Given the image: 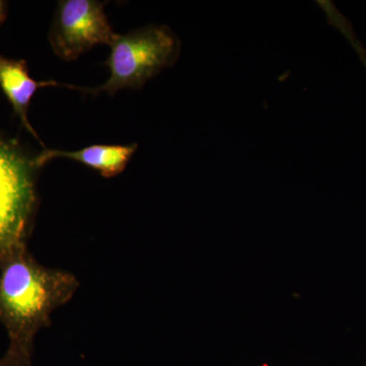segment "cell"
Here are the masks:
<instances>
[{
    "mask_svg": "<svg viewBox=\"0 0 366 366\" xmlns=\"http://www.w3.org/2000/svg\"><path fill=\"white\" fill-rule=\"evenodd\" d=\"M57 81H37L29 74L25 60L7 59L0 54V88L6 96L21 124L36 139L37 132L29 122L28 110L36 92L44 86H56Z\"/></svg>",
    "mask_w": 366,
    "mask_h": 366,
    "instance_id": "obj_5",
    "label": "cell"
},
{
    "mask_svg": "<svg viewBox=\"0 0 366 366\" xmlns=\"http://www.w3.org/2000/svg\"><path fill=\"white\" fill-rule=\"evenodd\" d=\"M40 168L14 142L0 137V259L25 242L36 207L35 175Z\"/></svg>",
    "mask_w": 366,
    "mask_h": 366,
    "instance_id": "obj_3",
    "label": "cell"
},
{
    "mask_svg": "<svg viewBox=\"0 0 366 366\" xmlns=\"http://www.w3.org/2000/svg\"><path fill=\"white\" fill-rule=\"evenodd\" d=\"M6 18V2L0 0V25L4 23Z\"/></svg>",
    "mask_w": 366,
    "mask_h": 366,
    "instance_id": "obj_8",
    "label": "cell"
},
{
    "mask_svg": "<svg viewBox=\"0 0 366 366\" xmlns=\"http://www.w3.org/2000/svg\"><path fill=\"white\" fill-rule=\"evenodd\" d=\"M105 2L96 0L60 1L49 33L57 56L66 61L79 59L98 44L109 45L117 37L104 11Z\"/></svg>",
    "mask_w": 366,
    "mask_h": 366,
    "instance_id": "obj_4",
    "label": "cell"
},
{
    "mask_svg": "<svg viewBox=\"0 0 366 366\" xmlns=\"http://www.w3.org/2000/svg\"><path fill=\"white\" fill-rule=\"evenodd\" d=\"M137 144H94L78 151L45 150L36 156L38 165L42 167L52 159L66 158L98 171L103 177L110 178L120 174L127 167Z\"/></svg>",
    "mask_w": 366,
    "mask_h": 366,
    "instance_id": "obj_6",
    "label": "cell"
},
{
    "mask_svg": "<svg viewBox=\"0 0 366 366\" xmlns=\"http://www.w3.org/2000/svg\"><path fill=\"white\" fill-rule=\"evenodd\" d=\"M109 46L110 55L104 64L109 67L110 76L105 84L98 88L61 86L84 93L106 92L112 95L124 89L141 88L164 69L172 66L180 49L177 36L162 26H149L124 35L117 34Z\"/></svg>",
    "mask_w": 366,
    "mask_h": 366,
    "instance_id": "obj_2",
    "label": "cell"
},
{
    "mask_svg": "<svg viewBox=\"0 0 366 366\" xmlns=\"http://www.w3.org/2000/svg\"><path fill=\"white\" fill-rule=\"evenodd\" d=\"M69 272L46 268L26 249L16 245L0 259V322L11 344L9 352L32 360L34 340L51 315L66 305L79 288Z\"/></svg>",
    "mask_w": 366,
    "mask_h": 366,
    "instance_id": "obj_1",
    "label": "cell"
},
{
    "mask_svg": "<svg viewBox=\"0 0 366 366\" xmlns=\"http://www.w3.org/2000/svg\"><path fill=\"white\" fill-rule=\"evenodd\" d=\"M31 361L26 360L21 356L9 352L7 351L6 356L0 360V366H30Z\"/></svg>",
    "mask_w": 366,
    "mask_h": 366,
    "instance_id": "obj_7",
    "label": "cell"
}]
</instances>
